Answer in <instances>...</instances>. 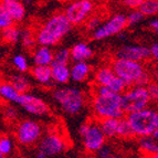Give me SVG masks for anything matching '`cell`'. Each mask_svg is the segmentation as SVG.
I'll return each instance as SVG.
<instances>
[{
    "instance_id": "1",
    "label": "cell",
    "mask_w": 158,
    "mask_h": 158,
    "mask_svg": "<svg viewBox=\"0 0 158 158\" xmlns=\"http://www.w3.org/2000/svg\"><path fill=\"white\" fill-rule=\"evenodd\" d=\"M71 21L65 13H58L51 17L37 32V41L39 45L53 47L71 31Z\"/></svg>"
},
{
    "instance_id": "2",
    "label": "cell",
    "mask_w": 158,
    "mask_h": 158,
    "mask_svg": "<svg viewBox=\"0 0 158 158\" xmlns=\"http://www.w3.org/2000/svg\"><path fill=\"white\" fill-rule=\"evenodd\" d=\"M126 118L134 136H152L158 126V113L147 107L127 114Z\"/></svg>"
},
{
    "instance_id": "3",
    "label": "cell",
    "mask_w": 158,
    "mask_h": 158,
    "mask_svg": "<svg viewBox=\"0 0 158 158\" xmlns=\"http://www.w3.org/2000/svg\"><path fill=\"white\" fill-rule=\"evenodd\" d=\"M52 98L61 106L62 111L69 115H77L84 107V94L77 87H58L53 91Z\"/></svg>"
},
{
    "instance_id": "4",
    "label": "cell",
    "mask_w": 158,
    "mask_h": 158,
    "mask_svg": "<svg viewBox=\"0 0 158 158\" xmlns=\"http://www.w3.org/2000/svg\"><path fill=\"white\" fill-rule=\"evenodd\" d=\"M93 112L98 118L123 117L125 112L122 108V94L111 92L106 95H96L92 102Z\"/></svg>"
},
{
    "instance_id": "5",
    "label": "cell",
    "mask_w": 158,
    "mask_h": 158,
    "mask_svg": "<svg viewBox=\"0 0 158 158\" xmlns=\"http://www.w3.org/2000/svg\"><path fill=\"white\" fill-rule=\"evenodd\" d=\"M150 101L152 98L148 87L133 85L127 87V90L122 94V108L125 114H129L146 108Z\"/></svg>"
},
{
    "instance_id": "6",
    "label": "cell",
    "mask_w": 158,
    "mask_h": 158,
    "mask_svg": "<svg viewBox=\"0 0 158 158\" xmlns=\"http://www.w3.org/2000/svg\"><path fill=\"white\" fill-rule=\"evenodd\" d=\"M112 68H113L116 75H118L119 77L124 80L128 87L135 85L137 80L146 72L142 62L121 58H116L113 61Z\"/></svg>"
},
{
    "instance_id": "7",
    "label": "cell",
    "mask_w": 158,
    "mask_h": 158,
    "mask_svg": "<svg viewBox=\"0 0 158 158\" xmlns=\"http://www.w3.org/2000/svg\"><path fill=\"white\" fill-rule=\"evenodd\" d=\"M84 148L90 153H96L106 144V135L101 128L100 124L84 123L79 127Z\"/></svg>"
},
{
    "instance_id": "8",
    "label": "cell",
    "mask_w": 158,
    "mask_h": 158,
    "mask_svg": "<svg viewBox=\"0 0 158 158\" xmlns=\"http://www.w3.org/2000/svg\"><path fill=\"white\" fill-rule=\"evenodd\" d=\"M66 149V143L62 138V136L56 133H49L40 139L38 146V158L54 157L64 153Z\"/></svg>"
},
{
    "instance_id": "9",
    "label": "cell",
    "mask_w": 158,
    "mask_h": 158,
    "mask_svg": "<svg viewBox=\"0 0 158 158\" xmlns=\"http://www.w3.org/2000/svg\"><path fill=\"white\" fill-rule=\"evenodd\" d=\"M16 137L21 145H34L42 137V127L35 121H31V119L22 121L17 126Z\"/></svg>"
},
{
    "instance_id": "10",
    "label": "cell",
    "mask_w": 158,
    "mask_h": 158,
    "mask_svg": "<svg viewBox=\"0 0 158 158\" xmlns=\"http://www.w3.org/2000/svg\"><path fill=\"white\" fill-rule=\"evenodd\" d=\"M127 27V17L124 15H115L106 22L102 23L98 29L93 31L92 37L94 40H105L112 35L121 33Z\"/></svg>"
},
{
    "instance_id": "11",
    "label": "cell",
    "mask_w": 158,
    "mask_h": 158,
    "mask_svg": "<svg viewBox=\"0 0 158 158\" xmlns=\"http://www.w3.org/2000/svg\"><path fill=\"white\" fill-rule=\"evenodd\" d=\"M100 126L107 138L113 137H128L132 136V128L129 126L127 118L119 117H110V118H103L100 122Z\"/></svg>"
},
{
    "instance_id": "12",
    "label": "cell",
    "mask_w": 158,
    "mask_h": 158,
    "mask_svg": "<svg viewBox=\"0 0 158 158\" xmlns=\"http://www.w3.org/2000/svg\"><path fill=\"white\" fill-rule=\"evenodd\" d=\"M93 10V2L91 0H75L65 9V16L73 24H81L89 18Z\"/></svg>"
},
{
    "instance_id": "13",
    "label": "cell",
    "mask_w": 158,
    "mask_h": 158,
    "mask_svg": "<svg viewBox=\"0 0 158 158\" xmlns=\"http://www.w3.org/2000/svg\"><path fill=\"white\" fill-rule=\"evenodd\" d=\"M18 104L23 108L27 113L35 116H44L49 113V105L44 100L34 94L22 93Z\"/></svg>"
},
{
    "instance_id": "14",
    "label": "cell",
    "mask_w": 158,
    "mask_h": 158,
    "mask_svg": "<svg viewBox=\"0 0 158 158\" xmlns=\"http://www.w3.org/2000/svg\"><path fill=\"white\" fill-rule=\"evenodd\" d=\"M152 56L150 48L144 45H123L116 52V58L143 62Z\"/></svg>"
},
{
    "instance_id": "15",
    "label": "cell",
    "mask_w": 158,
    "mask_h": 158,
    "mask_svg": "<svg viewBox=\"0 0 158 158\" xmlns=\"http://www.w3.org/2000/svg\"><path fill=\"white\" fill-rule=\"evenodd\" d=\"M0 8L5 9L16 22H21L26 17V5L18 0H1Z\"/></svg>"
},
{
    "instance_id": "16",
    "label": "cell",
    "mask_w": 158,
    "mask_h": 158,
    "mask_svg": "<svg viewBox=\"0 0 158 158\" xmlns=\"http://www.w3.org/2000/svg\"><path fill=\"white\" fill-rule=\"evenodd\" d=\"M54 58V52L47 45H40L33 52L32 60L34 65H51Z\"/></svg>"
},
{
    "instance_id": "17",
    "label": "cell",
    "mask_w": 158,
    "mask_h": 158,
    "mask_svg": "<svg viewBox=\"0 0 158 158\" xmlns=\"http://www.w3.org/2000/svg\"><path fill=\"white\" fill-rule=\"evenodd\" d=\"M52 68V80L56 84L64 85L71 80V68L68 64H51Z\"/></svg>"
},
{
    "instance_id": "18",
    "label": "cell",
    "mask_w": 158,
    "mask_h": 158,
    "mask_svg": "<svg viewBox=\"0 0 158 158\" xmlns=\"http://www.w3.org/2000/svg\"><path fill=\"white\" fill-rule=\"evenodd\" d=\"M91 73V66L87 61L74 62L71 66V80L75 83H82L89 77Z\"/></svg>"
},
{
    "instance_id": "19",
    "label": "cell",
    "mask_w": 158,
    "mask_h": 158,
    "mask_svg": "<svg viewBox=\"0 0 158 158\" xmlns=\"http://www.w3.org/2000/svg\"><path fill=\"white\" fill-rule=\"evenodd\" d=\"M93 56L92 48L85 42H77L71 48V58L73 62L87 61Z\"/></svg>"
},
{
    "instance_id": "20",
    "label": "cell",
    "mask_w": 158,
    "mask_h": 158,
    "mask_svg": "<svg viewBox=\"0 0 158 158\" xmlns=\"http://www.w3.org/2000/svg\"><path fill=\"white\" fill-rule=\"evenodd\" d=\"M33 79L42 85H49L52 80V68L51 65H34L31 70Z\"/></svg>"
},
{
    "instance_id": "21",
    "label": "cell",
    "mask_w": 158,
    "mask_h": 158,
    "mask_svg": "<svg viewBox=\"0 0 158 158\" xmlns=\"http://www.w3.org/2000/svg\"><path fill=\"white\" fill-rule=\"evenodd\" d=\"M0 95H1V98L6 102L18 104L19 100H20V96H21V93L19 92L11 83L7 82V83H2L1 86H0Z\"/></svg>"
},
{
    "instance_id": "22",
    "label": "cell",
    "mask_w": 158,
    "mask_h": 158,
    "mask_svg": "<svg viewBox=\"0 0 158 158\" xmlns=\"http://www.w3.org/2000/svg\"><path fill=\"white\" fill-rule=\"evenodd\" d=\"M8 82L11 83L21 94L22 93H27L31 89V82H30L29 77H27V75H24L22 72H20L19 74H12V75H10Z\"/></svg>"
},
{
    "instance_id": "23",
    "label": "cell",
    "mask_w": 158,
    "mask_h": 158,
    "mask_svg": "<svg viewBox=\"0 0 158 158\" xmlns=\"http://www.w3.org/2000/svg\"><path fill=\"white\" fill-rule=\"evenodd\" d=\"M116 77V73L114 72L113 68L110 66H103L98 69L96 73H95V82L98 85H105L107 86L113 79Z\"/></svg>"
},
{
    "instance_id": "24",
    "label": "cell",
    "mask_w": 158,
    "mask_h": 158,
    "mask_svg": "<svg viewBox=\"0 0 158 158\" xmlns=\"http://www.w3.org/2000/svg\"><path fill=\"white\" fill-rule=\"evenodd\" d=\"M139 148L143 153L154 157L156 154H158V139L153 136L140 137Z\"/></svg>"
},
{
    "instance_id": "25",
    "label": "cell",
    "mask_w": 158,
    "mask_h": 158,
    "mask_svg": "<svg viewBox=\"0 0 158 158\" xmlns=\"http://www.w3.org/2000/svg\"><path fill=\"white\" fill-rule=\"evenodd\" d=\"M21 33L22 31L18 27L11 26L9 28L2 29L1 35H2V40L5 42L9 43V44H16L21 40Z\"/></svg>"
},
{
    "instance_id": "26",
    "label": "cell",
    "mask_w": 158,
    "mask_h": 158,
    "mask_svg": "<svg viewBox=\"0 0 158 158\" xmlns=\"http://www.w3.org/2000/svg\"><path fill=\"white\" fill-rule=\"evenodd\" d=\"M139 10L148 17L158 15V0H144L139 7Z\"/></svg>"
},
{
    "instance_id": "27",
    "label": "cell",
    "mask_w": 158,
    "mask_h": 158,
    "mask_svg": "<svg viewBox=\"0 0 158 158\" xmlns=\"http://www.w3.org/2000/svg\"><path fill=\"white\" fill-rule=\"evenodd\" d=\"M72 60L71 58V50L66 48H61L54 52V58H53L52 63L56 64H69V62Z\"/></svg>"
},
{
    "instance_id": "28",
    "label": "cell",
    "mask_w": 158,
    "mask_h": 158,
    "mask_svg": "<svg viewBox=\"0 0 158 158\" xmlns=\"http://www.w3.org/2000/svg\"><path fill=\"white\" fill-rule=\"evenodd\" d=\"M20 42L22 43L23 48H26V49H32V48H34L35 43H38L37 35H33L31 30L24 29V30H22Z\"/></svg>"
},
{
    "instance_id": "29",
    "label": "cell",
    "mask_w": 158,
    "mask_h": 158,
    "mask_svg": "<svg viewBox=\"0 0 158 158\" xmlns=\"http://www.w3.org/2000/svg\"><path fill=\"white\" fill-rule=\"evenodd\" d=\"M12 65L18 70L19 72H22V73H26L29 69V63H28V60L23 54H16L13 56L12 58Z\"/></svg>"
},
{
    "instance_id": "30",
    "label": "cell",
    "mask_w": 158,
    "mask_h": 158,
    "mask_svg": "<svg viewBox=\"0 0 158 158\" xmlns=\"http://www.w3.org/2000/svg\"><path fill=\"white\" fill-rule=\"evenodd\" d=\"M107 87H110L113 92L119 93V94H123L125 91L127 90V84L125 83V81L122 77H119L118 75H116L113 79V81L107 85Z\"/></svg>"
},
{
    "instance_id": "31",
    "label": "cell",
    "mask_w": 158,
    "mask_h": 158,
    "mask_svg": "<svg viewBox=\"0 0 158 158\" xmlns=\"http://www.w3.org/2000/svg\"><path fill=\"white\" fill-rule=\"evenodd\" d=\"M13 150V143L9 137H2L0 139V157H7Z\"/></svg>"
},
{
    "instance_id": "32",
    "label": "cell",
    "mask_w": 158,
    "mask_h": 158,
    "mask_svg": "<svg viewBox=\"0 0 158 158\" xmlns=\"http://www.w3.org/2000/svg\"><path fill=\"white\" fill-rule=\"evenodd\" d=\"M126 17H127V26H136V24L140 23L144 20L145 15L139 9H134Z\"/></svg>"
},
{
    "instance_id": "33",
    "label": "cell",
    "mask_w": 158,
    "mask_h": 158,
    "mask_svg": "<svg viewBox=\"0 0 158 158\" xmlns=\"http://www.w3.org/2000/svg\"><path fill=\"white\" fill-rule=\"evenodd\" d=\"M15 22L16 21L13 20V18L5 10V9L0 8V28H1V30L13 26Z\"/></svg>"
},
{
    "instance_id": "34",
    "label": "cell",
    "mask_w": 158,
    "mask_h": 158,
    "mask_svg": "<svg viewBox=\"0 0 158 158\" xmlns=\"http://www.w3.org/2000/svg\"><path fill=\"white\" fill-rule=\"evenodd\" d=\"M18 110H17L16 107H13V106L11 105H8L6 106L5 108H3V117H5L7 121H16L17 118H18Z\"/></svg>"
},
{
    "instance_id": "35",
    "label": "cell",
    "mask_w": 158,
    "mask_h": 158,
    "mask_svg": "<svg viewBox=\"0 0 158 158\" xmlns=\"http://www.w3.org/2000/svg\"><path fill=\"white\" fill-rule=\"evenodd\" d=\"M96 155L101 158H111L114 156V152L110 146L105 144L102 148H100V149L96 152Z\"/></svg>"
},
{
    "instance_id": "36",
    "label": "cell",
    "mask_w": 158,
    "mask_h": 158,
    "mask_svg": "<svg viewBox=\"0 0 158 158\" xmlns=\"http://www.w3.org/2000/svg\"><path fill=\"white\" fill-rule=\"evenodd\" d=\"M101 24H102L101 23V19L98 18V17H92V18H90L87 20L86 28H87V30H90V31H95Z\"/></svg>"
},
{
    "instance_id": "37",
    "label": "cell",
    "mask_w": 158,
    "mask_h": 158,
    "mask_svg": "<svg viewBox=\"0 0 158 158\" xmlns=\"http://www.w3.org/2000/svg\"><path fill=\"white\" fill-rule=\"evenodd\" d=\"M121 1L125 7L131 9H139L142 3L144 2V0H118Z\"/></svg>"
},
{
    "instance_id": "38",
    "label": "cell",
    "mask_w": 158,
    "mask_h": 158,
    "mask_svg": "<svg viewBox=\"0 0 158 158\" xmlns=\"http://www.w3.org/2000/svg\"><path fill=\"white\" fill-rule=\"evenodd\" d=\"M149 84H150V75L147 72H145V73L143 74L142 77L137 80L136 83H135V85H137V86H147Z\"/></svg>"
},
{
    "instance_id": "39",
    "label": "cell",
    "mask_w": 158,
    "mask_h": 158,
    "mask_svg": "<svg viewBox=\"0 0 158 158\" xmlns=\"http://www.w3.org/2000/svg\"><path fill=\"white\" fill-rule=\"evenodd\" d=\"M148 91H149V94H150L152 100L158 102V82L157 83L149 84V86H148Z\"/></svg>"
},
{
    "instance_id": "40",
    "label": "cell",
    "mask_w": 158,
    "mask_h": 158,
    "mask_svg": "<svg viewBox=\"0 0 158 158\" xmlns=\"http://www.w3.org/2000/svg\"><path fill=\"white\" fill-rule=\"evenodd\" d=\"M150 54H152V58L158 62V42L154 43L152 47H150Z\"/></svg>"
},
{
    "instance_id": "41",
    "label": "cell",
    "mask_w": 158,
    "mask_h": 158,
    "mask_svg": "<svg viewBox=\"0 0 158 158\" xmlns=\"http://www.w3.org/2000/svg\"><path fill=\"white\" fill-rule=\"evenodd\" d=\"M149 28L152 31H154V33H156L158 35V18L153 19L149 22Z\"/></svg>"
},
{
    "instance_id": "42",
    "label": "cell",
    "mask_w": 158,
    "mask_h": 158,
    "mask_svg": "<svg viewBox=\"0 0 158 158\" xmlns=\"http://www.w3.org/2000/svg\"><path fill=\"white\" fill-rule=\"evenodd\" d=\"M153 137H155V138H157L158 139V126H157V128L154 131V133H153V135H152Z\"/></svg>"
},
{
    "instance_id": "43",
    "label": "cell",
    "mask_w": 158,
    "mask_h": 158,
    "mask_svg": "<svg viewBox=\"0 0 158 158\" xmlns=\"http://www.w3.org/2000/svg\"><path fill=\"white\" fill-rule=\"evenodd\" d=\"M18 1H20V2H22L23 5H29L30 2H31V0H18Z\"/></svg>"
},
{
    "instance_id": "44",
    "label": "cell",
    "mask_w": 158,
    "mask_h": 158,
    "mask_svg": "<svg viewBox=\"0 0 158 158\" xmlns=\"http://www.w3.org/2000/svg\"><path fill=\"white\" fill-rule=\"evenodd\" d=\"M154 157H155V158H158V154H156V155L154 156Z\"/></svg>"
}]
</instances>
